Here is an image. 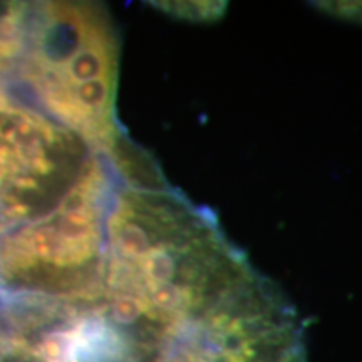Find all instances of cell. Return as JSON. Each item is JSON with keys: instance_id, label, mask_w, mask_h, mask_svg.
<instances>
[{"instance_id": "1", "label": "cell", "mask_w": 362, "mask_h": 362, "mask_svg": "<svg viewBox=\"0 0 362 362\" xmlns=\"http://www.w3.org/2000/svg\"><path fill=\"white\" fill-rule=\"evenodd\" d=\"M119 39L94 2H0V83L111 156L126 139L116 117Z\"/></svg>"}, {"instance_id": "2", "label": "cell", "mask_w": 362, "mask_h": 362, "mask_svg": "<svg viewBox=\"0 0 362 362\" xmlns=\"http://www.w3.org/2000/svg\"><path fill=\"white\" fill-rule=\"evenodd\" d=\"M117 180L110 158L94 153L51 211L0 235L4 297L98 300Z\"/></svg>"}, {"instance_id": "3", "label": "cell", "mask_w": 362, "mask_h": 362, "mask_svg": "<svg viewBox=\"0 0 362 362\" xmlns=\"http://www.w3.org/2000/svg\"><path fill=\"white\" fill-rule=\"evenodd\" d=\"M296 307L257 272L202 314L175 324L148 362H305Z\"/></svg>"}, {"instance_id": "4", "label": "cell", "mask_w": 362, "mask_h": 362, "mask_svg": "<svg viewBox=\"0 0 362 362\" xmlns=\"http://www.w3.org/2000/svg\"><path fill=\"white\" fill-rule=\"evenodd\" d=\"M94 151L0 83V221L4 233L51 211Z\"/></svg>"}, {"instance_id": "5", "label": "cell", "mask_w": 362, "mask_h": 362, "mask_svg": "<svg viewBox=\"0 0 362 362\" xmlns=\"http://www.w3.org/2000/svg\"><path fill=\"white\" fill-rule=\"evenodd\" d=\"M324 7L330 12H336L337 16L347 17V19L362 21V2H337L324 4Z\"/></svg>"}, {"instance_id": "6", "label": "cell", "mask_w": 362, "mask_h": 362, "mask_svg": "<svg viewBox=\"0 0 362 362\" xmlns=\"http://www.w3.org/2000/svg\"><path fill=\"white\" fill-rule=\"evenodd\" d=\"M2 298H4V293H2V291H0V302H2Z\"/></svg>"}]
</instances>
